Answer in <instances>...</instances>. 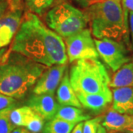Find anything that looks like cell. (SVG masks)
Masks as SVG:
<instances>
[{"label": "cell", "mask_w": 133, "mask_h": 133, "mask_svg": "<svg viewBox=\"0 0 133 133\" xmlns=\"http://www.w3.org/2000/svg\"><path fill=\"white\" fill-rule=\"evenodd\" d=\"M9 49L47 66L66 64L68 62L64 39L38 16L28 11Z\"/></svg>", "instance_id": "cell-1"}, {"label": "cell", "mask_w": 133, "mask_h": 133, "mask_svg": "<svg viewBox=\"0 0 133 133\" xmlns=\"http://www.w3.org/2000/svg\"><path fill=\"white\" fill-rule=\"evenodd\" d=\"M48 67L8 49L0 62V92L22 98Z\"/></svg>", "instance_id": "cell-2"}, {"label": "cell", "mask_w": 133, "mask_h": 133, "mask_svg": "<svg viewBox=\"0 0 133 133\" xmlns=\"http://www.w3.org/2000/svg\"><path fill=\"white\" fill-rule=\"evenodd\" d=\"M91 33L96 39L121 40L127 32L121 0H100L86 8Z\"/></svg>", "instance_id": "cell-3"}, {"label": "cell", "mask_w": 133, "mask_h": 133, "mask_svg": "<svg viewBox=\"0 0 133 133\" xmlns=\"http://www.w3.org/2000/svg\"><path fill=\"white\" fill-rule=\"evenodd\" d=\"M69 77L76 94H95L110 90L111 78L98 58H87L73 62Z\"/></svg>", "instance_id": "cell-4"}, {"label": "cell", "mask_w": 133, "mask_h": 133, "mask_svg": "<svg viewBox=\"0 0 133 133\" xmlns=\"http://www.w3.org/2000/svg\"><path fill=\"white\" fill-rule=\"evenodd\" d=\"M46 25L63 39L87 28L89 19L85 11L63 1L45 14Z\"/></svg>", "instance_id": "cell-5"}, {"label": "cell", "mask_w": 133, "mask_h": 133, "mask_svg": "<svg viewBox=\"0 0 133 133\" xmlns=\"http://www.w3.org/2000/svg\"><path fill=\"white\" fill-rule=\"evenodd\" d=\"M66 56L70 63L87 58H98L95 41L90 29L85 28L78 33L64 38Z\"/></svg>", "instance_id": "cell-6"}, {"label": "cell", "mask_w": 133, "mask_h": 133, "mask_svg": "<svg viewBox=\"0 0 133 133\" xmlns=\"http://www.w3.org/2000/svg\"><path fill=\"white\" fill-rule=\"evenodd\" d=\"M99 57L113 72H116L132 59L123 43L120 41L104 38L94 39Z\"/></svg>", "instance_id": "cell-7"}, {"label": "cell", "mask_w": 133, "mask_h": 133, "mask_svg": "<svg viewBox=\"0 0 133 133\" xmlns=\"http://www.w3.org/2000/svg\"><path fill=\"white\" fill-rule=\"evenodd\" d=\"M66 70V64H56L48 66L33 87V94L54 95Z\"/></svg>", "instance_id": "cell-8"}, {"label": "cell", "mask_w": 133, "mask_h": 133, "mask_svg": "<svg viewBox=\"0 0 133 133\" xmlns=\"http://www.w3.org/2000/svg\"><path fill=\"white\" fill-rule=\"evenodd\" d=\"M10 118L16 127H24L33 133L42 132L44 126V121L28 106L14 108Z\"/></svg>", "instance_id": "cell-9"}, {"label": "cell", "mask_w": 133, "mask_h": 133, "mask_svg": "<svg viewBox=\"0 0 133 133\" xmlns=\"http://www.w3.org/2000/svg\"><path fill=\"white\" fill-rule=\"evenodd\" d=\"M26 106H28L38 114L44 121L54 118L58 103L52 94H33L27 101Z\"/></svg>", "instance_id": "cell-10"}, {"label": "cell", "mask_w": 133, "mask_h": 133, "mask_svg": "<svg viewBox=\"0 0 133 133\" xmlns=\"http://www.w3.org/2000/svg\"><path fill=\"white\" fill-rule=\"evenodd\" d=\"M23 10H8L0 19V49L7 47L14 38L22 19Z\"/></svg>", "instance_id": "cell-11"}, {"label": "cell", "mask_w": 133, "mask_h": 133, "mask_svg": "<svg viewBox=\"0 0 133 133\" xmlns=\"http://www.w3.org/2000/svg\"><path fill=\"white\" fill-rule=\"evenodd\" d=\"M82 108L99 114L104 111L112 102V92L111 90L95 94H76Z\"/></svg>", "instance_id": "cell-12"}, {"label": "cell", "mask_w": 133, "mask_h": 133, "mask_svg": "<svg viewBox=\"0 0 133 133\" xmlns=\"http://www.w3.org/2000/svg\"><path fill=\"white\" fill-rule=\"evenodd\" d=\"M112 109L121 114L133 115V87L113 88Z\"/></svg>", "instance_id": "cell-13"}, {"label": "cell", "mask_w": 133, "mask_h": 133, "mask_svg": "<svg viewBox=\"0 0 133 133\" xmlns=\"http://www.w3.org/2000/svg\"><path fill=\"white\" fill-rule=\"evenodd\" d=\"M133 123V115L121 114L110 109L103 117L101 125L109 132H125Z\"/></svg>", "instance_id": "cell-14"}, {"label": "cell", "mask_w": 133, "mask_h": 133, "mask_svg": "<svg viewBox=\"0 0 133 133\" xmlns=\"http://www.w3.org/2000/svg\"><path fill=\"white\" fill-rule=\"evenodd\" d=\"M56 101L60 105L82 108L76 92L74 91L70 84L69 72L67 70L64 75L60 84L56 90Z\"/></svg>", "instance_id": "cell-15"}, {"label": "cell", "mask_w": 133, "mask_h": 133, "mask_svg": "<svg viewBox=\"0 0 133 133\" xmlns=\"http://www.w3.org/2000/svg\"><path fill=\"white\" fill-rule=\"evenodd\" d=\"M54 118L77 124L90 119L91 115L85 112L82 108L59 104Z\"/></svg>", "instance_id": "cell-16"}, {"label": "cell", "mask_w": 133, "mask_h": 133, "mask_svg": "<svg viewBox=\"0 0 133 133\" xmlns=\"http://www.w3.org/2000/svg\"><path fill=\"white\" fill-rule=\"evenodd\" d=\"M133 87V60L125 64L112 76L109 87L118 88Z\"/></svg>", "instance_id": "cell-17"}, {"label": "cell", "mask_w": 133, "mask_h": 133, "mask_svg": "<svg viewBox=\"0 0 133 133\" xmlns=\"http://www.w3.org/2000/svg\"><path fill=\"white\" fill-rule=\"evenodd\" d=\"M64 0H23L28 12L42 16L55 5Z\"/></svg>", "instance_id": "cell-18"}, {"label": "cell", "mask_w": 133, "mask_h": 133, "mask_svg": "<svg viewBox=\"0 0 133 133\" xmlns=\"http://www.w3.org/2000/svg\"><path fill=\"white\" fill-rule=\"evenodd\" d=\"M76 124L66 122L63 120L54 118L46 121L42 133H71Z\"/></svg>", "instance_id": "cell-19"}, {"label": "cell", "mask_w": 133, "mask_h": 133, "mask_svg": "<svg viewBox=\"0 0 133 133\" xmlns=\"http://www.w3.org/2000/svg\"><path fill=\"white\" fill-rule=\"evenodd\" d=\"M14 108V106L0 111V133H10L16 127L10 118V112Z\"/></svg>", "instance_id": "cell-20"}, {"label": "cell", "mask_w": 133, "mask_h": 133, "mask_svg": "<svg viewBox=\"0 0 133 133\" xmlns=\"http://www.w3.org/2000/svg\"><path fill=\"white\" fill-rule=\"evenodd\" d=\"M103 120L102 116L90 118L84 122L83 133H97L100 124Z\"/></svg>", "instance_id": "cell-21"}, {"label": "cell", "mask_w": 133, "mask_h": 133, "mask_svg": "<svg viewBox=\"0 0 133 133\" xmlns=\"http://www.w3.org/2000/svg\"><path fill=\"white\" fill-rule=\"evenodd\" d=\"M15 103H16L15 98L0 92V111L10 107H14Z\"/></svg>", "instance_id": "cell-22"}, {"label": "cell", "mask_w": 133, "mask_h": 133, "mask_svg": "<svg viewBox=\"0 0 133 133\" xmlns=\"http://www.w3.org/2000/svg\"><path fill=\"white\" fill-rule=\"evenodd\" d=\"M72 2H74L78 6H80L82 8H87L88 7H90V5L94 4L95 2H98L100 0H72Z\"/></svg>", "instance_id": "cell-23"}, {"label": "cell", "mask_w": 133, "mask_h": 133, "mask_svg": "<svg viewBox=\"0 0 133 133\" xmlns=\"http://www.w3.org/2000/svg\"><path fill=\"white\" fill-rule=\"evenodd\" d=\"M8 9V4L7 0L0 3V19L4 16Z\"/></svg>", "instance_id": "cell-24"}, {"label": "cell", "mask_w": 133, "mask_h": 133, "mask_svg": "<svg viewBox=\"0 0 133 133\" xmlns=\"http://www.w3.org/2000/svg\"><path fill=\"white\" fill-rule=\"evenodd\" d=\"M129 28H130V33H131V39L133 46V12L129 11Z\"/></svg>", "instance_id": "cell-25"}, {"label": "cell", "mask_w": 133, "mask_h": 133, "mask_svg": "<svg viewBox=\"0 0 133 133\" xmlns=\"http://www.w3.org/2000/svg\"><path fill=\"white\" fill-rule=\"evenodd\" d=\"M83 126H84V122L77 124L72 130L71 133H83Z\"/></svg>", "instance_id": "cell-26"}, {"label": "cell", "mask_w": 133, "mask_h": 133, "mask_svg": "<svg viewBox=\"0 0 133 133\" xmlns=\"http://www.w3.org/2000/svg\"><path fill=\"white\" fill-rule=\"evenodd\" d=\"M10 133H33L24 127H16Z\"/></svg>", "instance_id": "cell-27"}, {"label": "cell", "mask_w": 133, "mask_h": 133, "mask_svg": "<svg viewBox=\"0 0 133 133\" xmlns=\"http://www.w3.org/2000/svg\"><path fill=\"white\" fill-rule=\"evenodd\" d=\"M8 50V48H7V47H5V48H1L0 49V62H1V59H2V56H4V54H5V52H7V50Z\"/></svg>", "instance_id": "cell-28"}, {"label": "cell", "mask_w": 133, "mask_h": 133, "mask_svg": "<svg viewBox=\"0 0 133 133\" xmlns=\"http://www.w3.org/2000/svg\"><path fill=\"white\" fill-rule=\"evenodd\" d=\"M97 133H107V130L101 124H100V126L98 127V132Z\"/></svg>", "instance_id": "cell-29"}, {"label": "cell", "mask_w": 133, "mask_h": 133, "mask_svg": "<svg viewBox=\"0 0 133 133\" xmlns=\"http://www.w3.org/2000/svg\"><path fill=\"white\" fill-rule=\"evenodd\" d=\"M109 133H127V132H109Z\"/></svg>", "instance_id": "cell-30"}, {"label": "cell", "mask_w": 133, "mask_h": 133, "mask_svg": "<svg viewBox=\"0 0 133 133\" xmlns=\"http://www.w3.org/2000/svg\"><path fill=\"white\" fill-rule=\"evenodd\" d=\"M4 1H6V0H0V3L2 2H4Z\"/></svg>", "instance_id": "cell-31"}]
</instances>
